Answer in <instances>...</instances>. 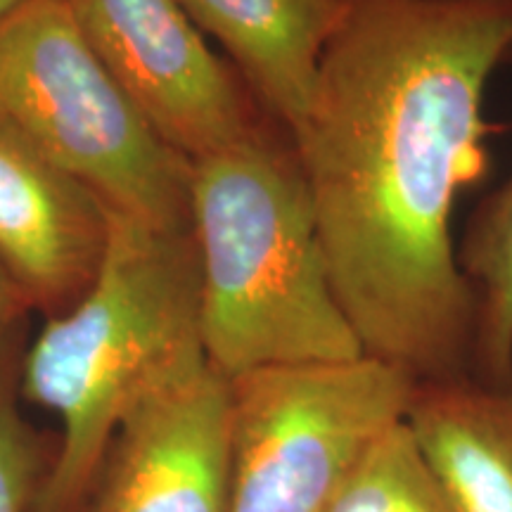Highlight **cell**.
Listing matches in <instances>:
<instances>
[{
  "mask_svg": "<svg viewBox=\"0 0 512 512\" xmlns=\"http://www.w3.org/2000/svg\"><path fill=\"white\" fill-rule=\"evenodd\" d=\"M226 505L228 380L209 366L128 415L83 512H226Z\"/></svg>",
  "mask_w": 512,
  "mask_h": 512,
  "instance_id": "52a82bcc",
  "label": "cell"
},
{
  "mask_svg": "<svg viewBox=\"0 0 512 512\" xmlns=\"http://www.w3.org/2000/svg\"><path fill=\"white\" fill-rule=\"evenodd\" d=\"M510 48L512 0H347L290 133L363 354L415 382L470 377L451 221L489 174L484 98Z\"/></svg>",
  "mask_w": 512,
  "mask_h": 512,
  "instance_id": "6da1fadb",
  "label": "cell"
},
{
  "mask_svg": "<svg viewBox=\"0 0 512 512\" xmlns=\"http://www.w3.org/2000/svg\"><path fill=\"white\" fill-rule=\"evenodd\" d=\"M325 512H456L403 420L363 456Z\"/></svg>",
  "mask_w": 512,
  "mask_h": 512,
  "instance_id": "7c38bea8",
  "label": "cell"
},
{
  "mask_svg": "<svg viewBox=\"0 0 512 512\" xmlns=\"http://www.w3.org/2000/svg\"><path fill=\"white\" fill-rule=\"evenodd\" d=\"M110 204L0 128V266L29 311L60 316L93 285Z\"/></svg>",
  "mask_w": 512,
  "mask_h": 512,
  "instance_id": "ba28073f",
  "label": "cell"
},
{
  "mask_svg": "<svg viewBox=\"0 0 512 512\" xmlns=\"http://www.w3.org/2000/svg\"><path fill=\"white\" fill-rule=\"evenodd\" d=\"M0 128L112 209L190 230V159L128 98L64 0L0 19Z\"/></svg>",
  "mask_w": 512,
  "mask_h": 512,
  "instance_id": "277c9868",
  "label": "cell"
},
{
  "mask_svg": "<svg viewBox=\"0 0 512 512\" xmlns=\"http://www.w3.org/2000/svg\"><path fill=\"white\" fill-rule=\"evenodd\" d=\"M24 328L0 354V512H46L57 441L22 413Z\"/></svg>",
  "mask_w": 512,
  "mask_h": 512,
  "instance_id": "4fadbf2b",
  "label": "cell"
},
{
  "mask_svg": "<svg viewBox=\"0 0 512 512\" xmlns=\"http://www.w3.org/2000/svg\"><path fill=\"white\" fill-rule=\"evenodd\" d=\"M190 164L209 366L230 380L259 368L366 356L332 287L290 133L268 119Z\"/></svg>",
  "mask_w": 512,
  "mask_h": 512,
  "instance_id": "3957f363",
  "label": "cell"
},
{
  "mask_svg": "<svg viewBox=\"0 0 512 512\" xmlns=\"http://www.w3.org/2000/svg\"><path fill=\"white\" fill-rule=\"evenodd\" d=\"M209 368L192 230L110 207L93 285L46 318L22 356V399L62 422L46 512H83L119 427L145 399Z\"/></svg>",
  "mask_w": 512,
  "mask_h": 512,
  "instance_id": "7a4b0ae2",
  "label": "cell"
},
{
  "mask_svg": "<svg viewBox=\"0 0 512 512\" xmlns=\"http://www.w3.org/2000/svg\"><path fill=\"white\" fill-rule=\"evenodd\" d=\"M415 384L370 356L230 377L226 512H325Z\"/></svg>",
  "mask_w": 512,
  "mask_h": 512,
  "instance_id": "5b68a950",
  "label": "cell"
},
{
  "mask_svg": "<svg viewBox=\"0 0 512 512\" xmlns=\"http://www.w3.org/2000/svg\"><path fill=\"white\" fill-rule=\"evenodd\" d=\"M183 10L292 133L309 107L318 64L347 0H181Z\"/></svg>",
  "mask_w": 512,
  "mask_h": 512,
  "instance_id": "9c48e42d",
  "label": "cell"
},
{
  "mask_svg": "<svg viewBox=\"0 0 512 512\" xmlns=\"http://www.w3.org/2000/svg\"><path fill=\"white\" fill-rule=\"evenodd\" d=\"M505 62L512 67V48ZM456 256L475 294L470 377L505 387L512 384V176L472 211Z\"/></svg>",
  "mask_w": 512,
  "mask_h": 512,
  "instance_id": "8fae6325",
  "label": "cell"
},
{
  "mask_svg": "<svg viewBox=\"0 0 512 512\" xmlns=\"http://www.w3.org/2000/svg\"><path fill=\"white\" fill-rule=\"evenodd\" d=\"M27 313L29 309L22 294L17 292L10 275L0 266V354L19 330L27 328Z\"/></svg>",
  "mask_w": 512,
  "mask_h": 512,
  "instance_id": "5bb4252c",
  "label": "cell"
},
{
  "mask_svg": "<svg viewBox=\"0 0 512 512\" xmlns=\"http://www.w3.org/2000/svg\"><path fill=\"white\" fill-rule=\"evenodd\" d=\"M27 3H34V0H0V19L8 17L10 12H15L17 8H22V5Z\"/></svg>",
  "mask_w": 512,
  "mask_h": 512,
  "instance_id": "9a60e30c",
  "label": "cell"
},
{
  "mask_svg": "<svg viewBox=\"0 0 512 512\" xmlns=\"http://www.w3.org/2000/svg\"><path fill=\"white\" fill-rule=\"evenodd\" d=\"M64 3L128 98L190 162L271 119L181 0Z\"/></svg>",
  "mask_w": 512,
  "mask_h": 512,
  "instance_id": "8992f818",
  "label": "cell"
},
{
  "mask_svg": "<svg viewBox=\"0 0 512 512\" xmlns=\"http://www.w3.org/2000/svg\"><path fill=\"white\" fill-rule=\"evenodd\" d=\"M406 422L456 512H512V384L418 382Z\"/></svg>",
  "mask_w": 512,
  "mask_h": 512,
  "instance_id": "30bf717a",
  "label": "cell"
}]
</instances>
